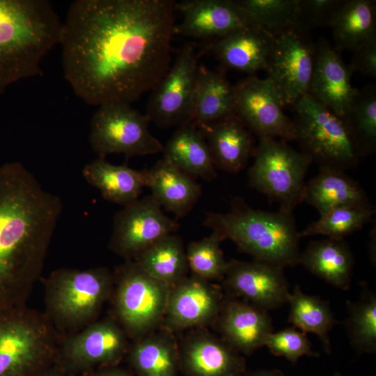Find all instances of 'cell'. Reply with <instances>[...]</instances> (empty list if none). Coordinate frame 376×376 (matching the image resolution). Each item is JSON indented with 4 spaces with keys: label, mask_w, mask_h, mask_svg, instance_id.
Masks as SVG:
<instances>
[{
    "label": "cell",
    "mask_w": 376,
    "mask_h": 376,
    "mask_svg": "<svg viewBox=\"0 0 376 376\" xmlns=\"http://www.w3.org/2000/svg\"><path fill=\"white\" fill-rule=\"evenodd\" d=\"M235 115V90L226 71L200 65L195 91L192 121L201 127Z\"/></svg>",
    "instance_id": "29"
},
{
    "label": "cell",
    "mask_w": 376,
    "mask_h": 376,
    "mask_svg": "<svg viewBox=\"0 0 376 376\" xmlns=\"http://www.w3.org/2000/svg\"><path fill=\"white\" fill-rule=\"evenodd\" d=\"M203 225L254 260L282 268L298 265L300 237L292 212L256 210L237 198L228 212H207Z\"/></svg>",
    "instance_id": "4"
},
{
    "label": "cell",
    "mask_w": 376,
    "mask_h": 376,
    "mask_svg": "<svg viewBox=\"0 0 376 376\" xmlns=\"http://www.w3.org/2000/svg\"><path fill=\"white\" fill-rule=\"evenodd\" d=\"M373 207L354 206L339 207L320 214L301 232L299 237L323 235L327 238L344 239L360 230L369 222L375 214Z\"/></svg>",
    "instance_id": "37"
},
{
    "label": "cell",
    "mask_w": 376,
    "mask_h": 376,
    "mask_svg": "<svg viewBox=\"0 0 376 376\" xmlns=\"http://www.w3.org/2000/svg\"><path fill=\"white\" fill-rule=\"evenodd\" d=\"M224 301L220 286L187 276L170 287L163 322L171 331L202 327L217 321Z\"/></svg>",
    "instance_id": "17"
},
{
    "label": "cell",
    "mask_w": 376,
    "mask_h": 376,
    "mask_svg": "<svg viewBox=\"0 0 376 376\" xmlns=\"http://www.w3.org/2000/svg\"><path fill=\"white\" fill-rule=\"evenodd\" d=\"M277 357H283L295 363L303 357H318L313 352L306 334L295 327H288L277 332H272L266 338L265 345Z\"/></svg>",
    "instance_id": "39"
},
{
    "label": "cell",
    "mask_w": 376,
    "mask_h": 376,
    "mask_svg": "<svg viewBox=\"0 0 376 376\" xmlns=\"http://www.w3.org/2000/svg\"><path fill=\"white\" fill-rule=\"evenodd\" d=\"M172 0H77L61 30L63 75L86 104H131L171 63Z\"/></svg>",
    "instance_id": "1"
},
{
    "label": "cell",
    "mask_w": 376,
    "mask_h": 376,
    "mask_svg": "<svg viewBox=\"0 0 376 376\" xmlns=\"http://www.w3.org/2000/svg\"><path fill=\"white\" fill-rule=\"evenodd\" d=\"M162 208L151 195L123 206L113 218L110 250L132 260L163 236L177 231L180 224Z\"/></svg>",
    "instance_id": "14"
},
{
    "label": "cell",
    "mask_w": 376,
    "mask_h": 376,
    "mask_svg": "<svg viewBox=\"0 0 376 376\" xmlns=\"http://www.w3.org/2000/svg\"><path fill=\"white\" fill-rule=\"evenodd\" d=\"M113 285L104 267L54 270L44 280L45 314L62 338L71 335L97 320Z\"/></svg>",
    "instance_id": "5"
},
{
    "label": "cell",
    "mask_w": 376,
    "mask_h": 376,
    "mask_svg": "<svg viewBox=\"0 0 376 376\" xmlns=\"http://www.w3.org/2000/svg\"><path fill=\"white\" fill-rule=\"evenodd\" d=\"M292 108L295 141L312 162L343 171L357 165L361 157L341 117L308 94Z\"/></svg>",
    "instance_id": "7"
},
{
    "label": "cell",
    "mask_w": 376,
    "mask_h": 376,
    "mask_svg": "<svg viewBox=\"0 0 376 376\" xmlns=\"http://www.w3.org/2000/svg\"><path fill=\"white\" fill-rule=\"evenodd\" d=\"M275 38L256 24L236 29L207 42L201 52L211 53L220 63L221 68L251 75L266 71Z\"/></svg>",
    "instance_id": "20"
},
{
    "label": "cell",
    "mask_w": 376,
    "mask_h": 376,
    "mask_svg": "<svg viewBox=\"0 0 376 376\" xmlns=\"http://www.w3.org/2000/svg\"><path fill=\"white\" fill-rule=\"evenodd\" d=\"M343 0H298L296 30L329 26Z\"/></svg>",
    "instance_id": "40"
},
{
    "label": "cell",
    "mask_w": 376,
    "mask_h": 376,
    "mask_svg": "<svg viewBox=\"0 0 376 376\" xmlns=\"http://www.w3.org/2000/svg\"><path fill=\"white\" fill-rule=\"evenodd\" d=\"M162 152L164 159L192 178L212 180L217 176L204 134L193 121L178 127Z\"/></svg>",
    "instance_id": "27"
},
{
    "label": "cell",
    "mask_w": 376,
    "mask_h": 376,
    "mask_svg": "<svg viewBox=\"0 0 376 376\" xmlns=\"http://www.w3.org/2000/svg\"><path fill=\"white\" fill-rule=\"evenodd\" d=\"M354 141L360 157L376 150V86L358 89L341 117Z\"/></svg>",
    "instance_id": "34"
},
{
    "label": "cell",
    "mask_w": 376,
    "mask_h": 376,
    "mask_svg": "<svg viewBox=\"0 0 376 376\" xmlns=\"http://www.w3.org/2000/svg\"><path fill=\"white\" fill-rule=\"evenodd\" d=\"M352 74L339 52L320 37L315 43L314 67L308 95L343 117L358 91L351 82Z\"/></svg>",
    "instance_id": "21"
},
{
    "label": "cell",
    "mask_w": 376,
    "mask_h": 376,
    "mask_svg": "<svg viewBox=\"0 0 376 376\" xmlns=\"http://www.w3.org/2000/svg\"><path fill=\"white\" fill-rule=\"evenodd\" d=\"M179 367L186 376H243L244 357L226 342L207 331L196 330L178 345Z\"/></svg>",
    "instance_id": "19"
},
{
    "label": "cell",
    "mask_w": 376,
    "mask_h": 376,
    "mask_svg": "<svg viewBox=\"0 0 376 376\" xmlns=\"http://www.w3.org/2000/svg\"><path fill=\"white\" fill-rule=\"evenodd\" d=\"M253 155L250 186L277 203L280 210L292 212L303 202L311 159L288 142L271 138H260Z\"/></svg>",
    "instance_id": "9"
},
{
    "label": "cell",
    "mask_w": 376,
    "mask_h": 376,
    "mask_svg": "<svg viewBox=\"0 0 376 376\" xmlns=\"http://www.w3.org/2000/svg\"><path fill=\"white\" fill-rule=\"evenodd\" d=\"M298 264L334 287L342 290L350 288L354 257L344 239L311 242L300 252Z\"/></svg>",
    "instance_id": "28"
},
{
    "label": "cell",
    "mask_w": 376,
    "mask_h": 376,
    "mask_svg": "<svg viewBox=\"0 0 376 376\" xmlns=\"http://www.w3.org/2000/svg\"><path fill=\"white\" fill-rule=\"evenodd\" d=\"M85 376H134L132 373L116 368V366L107 367L92 371Z\"/></svg>",
    "instance_id": "42"
},
{
    "label": "cell",
    "mask_w": 376,
    "mask_h": 376,
    "mask_svg": "<svg viewBox=\"0 0 376 376\" xmlns=\"http://www.w3.org/2000/svg\"><path fill=\"white\" fill-rule=\"evenodd\" d=\"M334 376H343L340 373H336Z\"/></svg>",
    "instance_id": "45"
},
{
    "label": "cell",
    "mask_w": 376,
    "mask_h": 376,
    "mask_svg": "<svg viewBox=\"0 0 376 376\" xmlns=\"http://www.w3.org/2000/svg\"><path fill=\"white\" fill-rule=\"evenodd\" d=\"M222 241L221 236L212 231L209 236L189 244L186 256L194 276L210 282L223 280L228 261L220 246Z\"/></svg>",
    "instance_id": "38"
},
{
    "label": "cell",
    "mask_w": 376,
    "mask_h": 376,
    "mask_svg": "<svg viewBox=\"0 0 376 376\" xmlns=\"http://www.w3.org/2000/svg\"><path fill=\"white\" fill-rule=\"evenodd\" d=\"M222 281L230 297L268 312L287 304L290 295L283 268L257 260H230Z\"/></svg>",
    "instance_id": "16"
},
{
    "label": "cell",
    "mask_w": 376,
    "mask_h": 376,
    "mask_svg": "<svg viewBox=\"0 0 376 376\" xmlns=\"http://www.w3.org/2000/svg\"><path fill=\"white\" fill-rule=\"evenodd\" d=\"M329 27L336 50L353 51L376 38V1L343 0Z\"/></svg>",
    "instance_id": "31"
},
{
    "label": "cell",
    "mask_w": 376,
    "mask_h": 376,
    "mask_svg": "<svg viewBox=\"0 0 376 376\" xmlns=\"http://www.w3.org/2000/svg\"><path fill=\"white\" fill-rule=\"evenodd\" d=\"M243 376H285L279 370H260L251 372Z\"/></svg>",
    "instance_id": "44"
},
{
    "label": "cell",
    "mask_w": 376,
    "mask_h": 376,
    "mask_svg": "<svg viewBox=\"0 0 376 376\" xmlns=\"http://www.w3.org/2000/svg\"><path fill=\"white\" fill-rule=\"evenodd\" d=\"M175 12L182 15L173 34L207 42L219 39L242 27L255 24L232 0H185L175 2Z\"/></svg>",
    "instance_id": "18"
},
{
    "label": "cell",
    "mask_w": 376,
    "mask_h": 376,
    "mask_svg": "<svg viewBox=\"0 0 376 376\" xmlns=\"http://www.w3.org/2000/svg\"><path fill=\"white\" fill-rule=\"evenodd\" d=\"M63 22L47 0H0V95L41 74L43 58L59 45Z\"/></svg>",
    "instance_id": "3"
},
{
    "label": "cell",
    "mask_w": 376,
    "mask_h": 376,
    "mask_svg": "<svg viewBox=\"0 0 376 376\" xmlns=\"http://www.w3.org/2000/svg\"><path fill=\"white\" fill-rule=\"evenodd\" d=\"M148 117L131 104L111 102L98 106L90 122L89 142L97 157L123 154L127 158L162 152L164 145L150 130Z\"/></svg>",
    "instance_id": "10"
},
{
    "label": "cell",
    "mask_w": 376,
    "mask_h": 376,
    "mask_svg": "<svg viewBox=\"0 0 376 376\" xmlns=\"http://www.w3.org/2000/svg\"><path fill=\"white\" fill-rule=\"evenodd\" d=\"M202 54L194 44L183 45L150 91L146 115L157 127H178L192 121L198 60Z\"/></svg>",
    "instance_id": "11"
},
{
    "label": "cell",
    "mask_w": 376,
    "mask_h": 376,
    "mask_svg": "<svg viewBox=\"0 0 376 376\" xmlns=\"http://www.w3.org/2000/svg\"><path fill=\"white\" fill-rule=\"evenodd\" d=\"M252 22L274 38L295 31L298 0H235Z\"/></svg>",
    "instance_id": "35"
},
{
    "label": "cell",
    "mask_w": 376,
    "mask_h": 376,
    "mask_svg": "<svg viewBox=\"0 0 376 376\" xmlns=\"http://www.w3.org/2000/svg\"><path fill=\"white\" fill-rule=\"evenodd\" d=\"M289 322L304 334L312 333L321 340L324 349L331 352L329 333L336 323L329 302L304 293L297 285L290 292Z\"/></svg>",
    "instance_id": "33"
},
{
    "label": "cell",
    "mask_w": 376,
    "mask_h": 376,
    "mask_svg": "<svg viewBox=\"0 0 376 376\" xmlns=\"http://www.w3.org/2000/svg\"><path fill=\"white\" fill-rule=\"evenodd\" d=\"M345 322L352 347L359 353L376 352V296L363 293L357 301H347Z\"/></svg>",
    "instance_id": "36"
},
{
    "label": "cell",
    "mask_w": 376,
    "mask_h": 376,
    "mask_svg": "<svg viewBox=\"0 0 376 376\" xmlns=\"http://www.w3.org/2000/svg\"><path fill=\"white\" fill-rule=\"evenodd\" d=\"M36 376H75L64 370L56 362Z\"/></svg>",
    "instance_id": "43"
},
{
    "label": "cell",
    "mask_w": 376,
    "mask_h": 376,
    "mask_svg": "<svg viewBox=\"0 0 376 376\" xmlns=\"http://www.w3.org/2000/svg\"><path fill=\"white\" fill-rule=\"evenodd\" d=\"M353 52L349 65L352 73L357 72L371 78L376 77V38L363 43Z\"/></svg>",
    "instance_id": "41"
},
{
    "label": "cell",
    "mask_w": 376,
    "mask_h": 376,
    "mask_svg": "<svg viewBox=\"0 0 376 376\" xmlns=\"http://www.w3.org/2000/svg\"><path fill=\"white\" fill-rule=\"evenodd\" d=\"M113 277V319L134 339L154 331L163 322L170 286L133 260L120 265Z\"/></svg>",
    "instance_id": "8"
},
{
    "label": "cell",
    "mask_w": 376,
    "mask_h": 376,
    "mask_svg": "<svg viewBox=\"0 0 376 376\" xmlns=\"http://www.w3.org/2000/svg\"><path fill=\"white\" fill-rule=\"evenodd\" d=\"M204 134L215 167L236 173L255 150L253 134L236 116L198 127Z\"/></svg>",
    "instance_id": "23"
},
{
    "label": "cell",
    "mask_w": 376,
    "mask_h": 376,
    "mask_svg": "<svg viewBox=\"0 0 376 376\" xmlns=\"http://www.w3.org/2000/svg\"><path fill=\"white\" fill-rule=\"evenodd\" d=\"M235 115L258 138L295 141L291 118L283 111V100L268 78L247 76L235 85Z\"/></svg>",
    "instance_id": "13"
},
{
    "label": "cell",
    "mask_w": 376,
    "mask_h": 376,
    "mask_svg": "<svg viewBox=\"0 0 376 376\" xmlns=\"http://www.w3.org/2000/svg\"><path fill=\"white\" fill-rule=\"evenodd\" d=\"M137 376H176L179 368L178 345L171 331L150 332L135 339L127 352Z\"/></svg>",
    "instance_id": "30"
},
{
    "label": "cell",
    "mask_w": 376,
    "mask_h": 376,
    "mask_svg": "<svg viewBox=\"0 0 376 376\" xmlns=\"http://www.w3.org/2000/svg\"><path fill=\"white\" fill-rule=\"evenodd\" d=\"M82 175L105 200L123 206L137 200L147 184V169L113 164L103 157L86 164Z\"/></svg>",
    "instance_id": "26"
},
{
    "label": "cell",
    "mask_w": 376,
    "mask_h": 376,
    "mask_svg": "<svg viewBox=\"0 0 376 376\" xmlns=\"http://www.w3.org/2000/svg\"><path fill=\"white\" fill-rule=\"evenodd\" d=\"M315 43L308 33L292 31L275 38L266 72L285 106L308 94L314 67Z\"/></svg>",
    "instance_id": "15"
},
{
    "label": "cell",
    "mask_w": 376,
    "mask_h": 376,
    "mask_svg": "<svg viewBox=\"0 0 376 376\" xmlns=\"http://www.w3.org/2000/svg\"><path fill=\"white\" fill-rule=\"evenodd\" d=\"M146 187L161 207L177 217L189 212L201 196V187L194 178L164 158L147 169Z\"/></svg>",
    "instance_id": "24"
},
{
    "label": "cell",
    "mask_w": 376,
    "mask_h": 376,
    "mask_svg": "<svg viewBox=\"0 0 376 376\" xmlns=\"http://www.w3.org/2000/svg\"><path fill=\"white\" fill-rule=\"evenodd\" d=\"M303 202L322 214L339 207H373L365 191L343 170L322 166L306 185Z\"/></svg>",
    "instance_id": "25"
},
{
    "label": "cell",
    "mask_w": 376,
    "mask_h": 376,
    "mask_svg": "<svg viewBox=\"0 0 376 376\" xmlns=\"http://www.w3.org/2000/svg\"><path fill=\"white\" fill-rule=\"evenodd\" d=\"M62 209L22 163L0 166V308L26 303Z\"/></svg>",
    "instance_id": "2"
},
{
    "label": "cell",
    "mask_w": 376,
    "mask_h": 376,
    "mask_svg": "<svg viewBox=\"0 0 376 376\" xmlns=\"http://www.w3.org/2000/svg\"><path fill=\"white\" fill-rule=\"evenodd\" d=\"M216 322L222 339L240 354L248 356L263 347L273 332L268 311L233 297L224 299Z\"/></svg>",
    "instance_id": "22"
},
{
    "label": "cell",
    "mask_w": 376,
    "mask_h": 376,
    "mask_svg": "<svg viewBox=\"0 0 376 376\" xmlns=\"http://www.w3.org/2000/svg\"><path fill=\"white\" fill-rule=\"evenodd\" d=\"M61 338L45 313L0 308V376H36L56 362Z\"/></svg>",
    "instance_id": "6"
},
{
    "label": "cell",
    "mask_w": 376,
    "mask_h": 376,
    "mask_svg": "<svg viewBox=\"0 0 376 376\" xmlns=\"http://www.w3.org/2000/svg\"><path fill=\"white\" fill-rule=\"evenodd\" d=\"M127 337L113 318L97 320L61 338L56 363L73 375L116 366L127 354Z\"/></svg>",
    "instance_id": "12"
},
{
    "label": "cell",
    "mask_w": 376,
    "mask_h": 376,
    "mask_svg": "<svg viewBox=\"0 0 376 376\" xmlns=\"http://www.w3.org/2000/svg\"><path fill=\"white\" fill-rule=\"evenodd\" d=\"M133 260L150 275L170 287L184 279L189 269L182 240L173 233L159 239Z\"/></svg>",
    "instance_id": "32"
}]
</instances>
